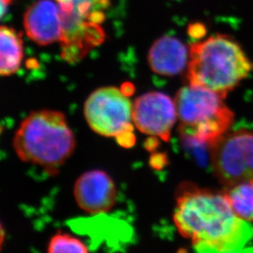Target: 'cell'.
I'll return each instance as SVG.
<instances>
[{"label":"cell","instance_id":"obj_1","mask_svg":"<svg viewBox=\"0 0 253 253\" xmlns=\"http://www.w3.org/2000/svg\"><path fill=\"white\" fill-rule=\"evenodd\" d=\"M174 224L198 253L244 251L253 228L234 212L224 194L184 183L177 191Z\"/></svg>","mask_w":253,"mask_h":253},{"label":"cell","instance_id":"obj_2","mask_svg":"<svg viewBox=\"0 0 253 253\" xmlns=\"http://www.w3.org/2000/svg\"><path fill=\"white\" fill-rule=\"evenodd\" d=\"M253 71V62L234 39L216 34L193 43L189 49L187 78L223 98Z\"/></svg>","mask_w":253,"mask_h":253},{"label":"cell","instance_id":"obj_3","mask_svg":"<svg viewBox=\"0 0 253 253\" xmlns=\"http://www.w3.org/2000/svg\"><path fill=\"white\" fill-rule=\"evenodd\" d=\"M13 148L22 162L53 171L73 154L76 139L63 113L39 110L22 121L15 133Z\"/></svg>","mask_w":253,"mask_h":253},{"label":"cell","instance_id":"obj_4","mask_svg":"<svg viewBox=\"0 0 253 253\" xmlns=\"http://www.w3.org/2000/svg\"><path fill=\"white\" fill-rule=\"evenodd\" d=\"M224 98L209 88L189 84L180 88L174 103L180 121L181 138L212 147L234 122Z\"/></svg>","mask_w":253,"mask_h":253},{"label":"cell","instance_id":"obj_5","mask_svg":"<svg viewBox=\"0 0 253 253\" xmlns=\"http://www.w3.org/2000/svg\"><path fill=\"white\" fill-rule=\"evenodd\" d=\"M59 7L62 34L61 57L68 63L83 59L105 40L102 24L112 0H54Z\"/></svg>","mask_w":253,"mask_h":253},{"label":"cell","instance_id":"obj_6","mask_svg":"<svg viewBox=\"0 0 253 253\" xmlns=\"http://www.w3.org/2000/svg\"><path fill=\"white\" fill-rule=\"evenodd\" d=\"M84 117L93 131L117 139L133 131V104L121 88L113 86L93 91L84 103Z\"/></svg>","mask_w":253,"mask_h":253},{"label":"cell","instance_id":"obj_7","mask_svg":"<svg viewBox=\"0 0 253 253\" xmlns=\"http://www.w3.org/2000/svg\"><path fill=\"white\" fill-rule=\"evenodd\" d=\"M211 164L225 186L253 180V131L227 133L211 147Z\"/></svg>","mask_w":253,"mask_h":253},{"label":"cell","instance_id":"obj_8","mask_svg":"<svg viewBox=\"0 0 253 253\" xmlns=\"http://www.w3.org/2000/svg\"><path fill=\"white\" fill-rule=\"evenodd\" d=\"M177 117L174 101L160 92L143 94L133 104V123L137 129L166 142L169 140Z\"/></svg>","mask_w":253,"mask_h":253},{"label":"cell","instance_id":"obj_9","mask_svg":"<svg viewBox=\"0 0 253 253\" xmlns=\"http://www.w3.org/2000/svg\"><path fill=\"white\" fill-rule=\"evenodd\" d=\"M74 196L82 210L90 214H100L114 207L117 202V188L106 172L93 169L85 172L77 179Z\"/></svg>","mask_w":253,"mask_h":253},{"label":"cell","instance_id":"obj_10","mask_svg":"<svg viewBox=\"0 0 253 253\" xmlns=\"http://www.w3.org/2000/svg\"><path fill=\"white\" fill-rule=\"evenodd\" d=\"M23 24L29 38L40 45H48L62 37V18L55 1L34 2L25 12Z\"/></svg>","mask_w":253,"mask_h":253},{"label":"cell","instance_id":"obj_11","mask_svg":"<svg viewBox=\"0 0 253 253\" xmlns=\"http://www.w3.org/2000/svg\"><path fill=\"white\" fill-rule=\"evenodd\" d=\"M189 55L186 46L181 41L171 36H163L151 47L148 63L156 74L174 77L186 67Z\"/></svg>","mask_w":253,"mask_h":253},{"label":"cell","instance_id":"obj_12","mask_svg":"<svg viewBox=\"0 0 253 253\" xmlns=\"http://www.w3.org/2000/svg\"><path fill=\"white\" fill-rule=\"evenodd\" d=\"M0 73L2 77H8L15 74L22 63L23 58L22 38L13 29L2 26L0 29Z\"/></svg>","mask_w":253,"mask_h":253},{"label":"cell","instance_id":"obj_13","mask_svg":"<svg viewBox=\"0 0 253 253\" xmlns=\"http://www.w3.org/2000/svg\"><path fill=\"white\" fill-rule=\"evenodd\" d=\"M225 196L234 212L246 221L253 220V181H246L228 187Z\"/></svg>","mask_w":253,"mask_h":253},{"label":"cell","instance_id":"obj_14","mask_svg":"<svg viewBox=\"0 0 253 253\" xmlns=\"http://www.w3.org/2000/svg\"><path fill=\"white\" fill-rule=\"evenodd\" d=\"M48 252L50 253H88L87 246L69 234L58 233L51 239Z\"/></svg>","mask_w":253,"mask_h":253},{"label":"cell","instance_id":"obj_15","mask_svg":"<svg viewBox=\"0 0 253 253\" xmlns=\"http://www.w3.org/2000/svg\"><path fill=\"white\" fill-rule=\"evenodd\" d=\"M120 145L124 148H130L135 143V136L133 131L126 132L117 138Z\"/></svg>","mask_w":253,"mask_h":253},{"label":"cell","instance_id":"obj_16","mask_svg":"<svg viewBox=\"0 0 253 253\" xmlns=\"http://www.w3.org/2000/svg\"><path fill=\"white\" fill-rule=\"evenodd\" d=\"M205 33L206 28L204 25L196 23V24H191L189 26V34L192 38H202L203 36H204Z\"/></svg>","mask_w":253,"mask_h":253},{"label":"cell","instance_id":"obj_17","mask_svg":"<svg viewBox=\"0 0 253 253\" xmlns=\"http://www.w3.org/2000/svg\"><path fill=\"white\" fill-rule=\"evenodd\" d=\"M134 85L131 83H124V84H122V87H121V90L122 91V93H124L125 95L126 96H130L134 93Z\"/></svg>","mask_w":253,"mask_h":253},{"label":"cell","instance_id":"obj_18","mask_svg":"<svg viewBox=\"0 0 253 253\" xmlns=\"http://www.w3.org/2000/svg\"><path fill=\"white\" fill-rule=\"evenodd\" d=\"M164 156L163 154H159V159L158 160V158H157V156L156 157H153L151 159V164L153 166V168H159L161 167H163L164 165Z\"/></svg>","mask_w":253,"mask_h":253},{"label":"cell","instance_id":"obj_19","mask_svg":"<svg viewBox=\"0 0 253 253\" xmlns=\"http://www.w3.org/2000/svg\"><path fill=\"white\" fill-rule=\"evenodd\" d=\"M12 0H1V17H3L5 12L7 11V8L11 4Z\"/></svg>","mask_w":253,"mask_h":253},{"label":"cell","instance_id":"obj_20","mask_svg":"<svg viewBox=\"0 0 253 253\" xmlns=\"http://www.w3.org/2000/svg\"></svg>","mask_w":253,"mask_h":253}]
</instances>
